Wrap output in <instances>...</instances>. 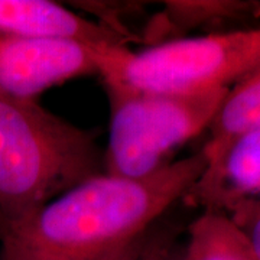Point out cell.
Masks as SVG:
<instances>
[{"label":"cell","mask_w":260,"mask_h":260,"mask_svg":"<svg viewBox=\"0 0 260 260\" xmlns=\"http://www.w3.org/2000/svg\"><path fill=\"white\" fill-rule=\"evenodd\" d=\"M164 260H184V254H182V247L178 249V247H171L169 251L167 253L165 259Z\"/></svg>","instance_id":"13"},{"label":"cell","mask_w":260,"mask_h":260,"mask_svg":"<svg viewBox=\"0 0 260 260\" xmlns=\"http://www.w3.org/2000/svg\"><path fill=\"white\" fill-rule=\"evenodd\" d=\"M107 48L67 41H32L0 34V93L37 100L70 80L99 75Z\"/></svg>","instance_id":"5"},{"label":"cell","mask_w":260,"mask_h":260,"mask_svg":"<svg viewBox=\"0 0 260 260\" xmlns=\"http://www.w3.org/2000/svg\"><path fill=\"white\" fill-rule=\"evenodd\" d=\"M110 104V133L103 172L145 178L169 165V156L208 129L230 88L168 94L104 83Z\"/></svg>","instance_id":"4"},{"label":"cell","mask_w":260,"mask_h":260,"mask_svg":"<svg viewBox=\"0 0 260 260\" xmlns=\"http://www.w3.org/2000/svg\"><path fill=\"white\" fill-rule=\"evenodd\" d=\"M184 260H260L242 230L221 211H203L188 227Z\"/></svg>","instance_id":"9"},{"label":"cell","mask_w":260,"mask_h":260,"mask_svg":"<svg viewBox=\"0 0 260 260\" xmlns=\"http://www.w3.org/2000/svg\"><path fill=\"white\" fill-rule=\"evenodd\" d=\"M260 65V28L175 38L132 51L110 48L103 56V83L168 94L232 88Z\"/></svg>","instance_id":"3"},{"label":"cell","mask_w":260,"mask_h":260,"mask_svg":"<svg viewBox=\"0 0 260 260\" xmlns=\"http://www.w3.org/2000/svg\"><path fill=\"white\" fill-rule=\"evenodd\" d=\"M172 243L165 236L146 232L139 239L104 260H164Z\"/></svg>","instance_id":"11"},{"label":"cell","mask_w":260,"mask_h":260,"mask_svg":"<svg viewBox=\"0 0 260 260\" xmlns=\"http://www.w3.org/2000/svg\"><path fill=\"white\" fill-rule=\"evenodd\" d=\"M225 214L242 230L260 259V201H240Z\"/></svg>","instance_id":"12"},{"label":"cell","mask_w":260,"mask_h":260,"mask_svg":"<svg viewBox=\"0 0 260 260\" xmlns=\"http://www.w3.org/2000/svg\"><path fill=\"white\" fill-rule=\"evenodd\" d=\"M3 230H5V223H3V218H2V215H0V236H2Z\"/></svg>","instance_id":"14"},{"label":"cell","mask_w":260,"mask_h":260,"mask_svg":"<svg viewBox=\"0 0 260 260\" xmlns=\"http://www.w3.org/2000/svg\"><path fill=\"white\" fill-rule=\"evenodd\" d=\"M208 130L210 138L201 149L207 167L221 158L237 138L260 130V65L229 90Z\"/></svg>","instance_id":"8"},{"label":"cell","mask_w":260,"mask_h":260,"mask_svg":"<svg viewBox=\"0 0 260 260\" xmlns=\"http://www.w3.org/2000/svg\"><path fill=\"white\" fill-rule=\"evenodd\" d=\"M100 174L103 150L94 133L64 120L38 100L0 93V215L5 230Z\"/></svg>","instance_id":"2"},{"label":"cell","mask_w":260,"mask_h":260,"mask_svg":"<svg viewBox=\"0 0 260 260\" xmlns=\"http://www.w3.org/2000/svg\"><path fill=\"white\" fill-rule=\"evenodd\" d=\"M207 168L198 153L145 178L100 174L48 201L0 236V260H104L184 201Z\"/></svg>","instance_id":"1"},{"label":"cell","mask_w":260,"mask_h":260,"mask_svg":"<svg viewBox=\"0 0 260 260\" xmlns=\"http://www.w3.org/2000/svg\"><path fill=\"white\" fill-rule=\"evenodd\" d=\"M260 16V2L251 0H192L167 2L162 20L174 28H221Z\"/></svg>","instance_id":"10"},{"label":"cell","mask_w":260,"mask_h":260,"mask_svg":"<svg viewBox=\"0 0 260 260\" xmlns=\"http://www.w3.org/2000/svg\"><path fill=\"white\" fill-rule=\"evenodd\" d=\"M240 201H260V130L232 142L184 198V203L203 211L221 213Z\"/></svg>","instance_id":"7"},{"label":"cell","mask_w":260,"mask_h":260,"mask_svg":"<svg viewBox=\"0 0 260 260\" xmlns=\"http://www.w3.org/2000/svg\"><path fill=\"white\" fill-rule=\"evenodd\" d=\"M0 34L32 41H67L88 47H126L135 39L51 0H0Z\"/></svg>","instance_id":"6"}]
</instances>
